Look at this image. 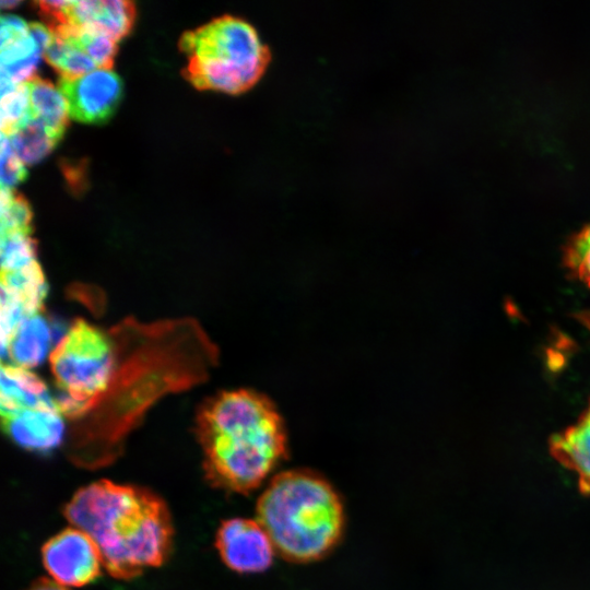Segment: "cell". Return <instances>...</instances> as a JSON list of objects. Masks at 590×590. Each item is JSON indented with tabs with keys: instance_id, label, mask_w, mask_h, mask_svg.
I'll use <instances>...</instances> for the list:
<instances>
[{
	"instance_id": "6da1fadb",
	"label": "cell",
	"mask_w": 590,
	"mask_h": 590,
	"mask_svg": "<svg viewBox=\"0 0 590 590\" xmlns=\"http://www.w3.org/2000/svg\"><path fill=\"white\" fill-rule=\"evenodd\" d=\"M196 433L206 480L227 492L256 489L287 453L283 418L269 398L253 390L210 398L198 414Z\"/></svg>"
},
{
	"instance_id": "7a4b0ae2",
	"label": "cell",
	"mask_w": 590,
	"mask_h": 590,
	"mask_svg": "<svg viewBox=\"0 0 590 590\" xmlns=\"http://www.w3.org/2000/svg\"><path fill=\"white\" fill-rule=\"evenodd\" d=\"M64 517L97 545L115 578L131 579L166 559L173 526L164 500L153 492L108 480L80 488L64 506Z\"/></svg>"
},
{
	"instance_id": "3957f363",
	"label": "cell",
	"mask_w": 590,
	"mask_h": 590,
	"mask_svg": "<svg viewBox=\"0 0 590 590\" xmlns=\"http://www.w3.org/2000/svg\"><path fill=\"white\" fill-rule=\"evenodd\" d=\"M256 515L283 558L320 559L339 543L345 516L333 486L309 470L276 474L260 495Z\"/></svg>"
},
{
	"instance_id": "277c9868",
	"label": "cell",
	"mask_w": 590,
	"mask_h": 590,
	"mask_svg": "<svg viewBox=\"0 0 590 590\" xmlns=\"http://www.w3.org/2000/svg\"><path fill=\"white\" fill-rule=\"evenodd\" d=\"M179 47L188 57L184 75L193 86L233 95L255 86L271 61L256 27L229 14L184 33Z\"/></svg>"
},
{
	"instance_id": "5b68a950",
	"label": "cell",
	"mask_w": 590,
	"mask_h": 590,
	"mask_svg": "<svg viewBox=\"0 0 590 590\" xmlns=\"http://www.w3.org/2000/svg\"><path fill=\"white\" fill-rule=\"evenodd\" d=\"M110 339L93 324L76 319L50 353L62 415L82 416L108 390L115 369Z\"/></svg>"
},
{
	"instance_id": "8992f818",
	"label": "cell",
	"mask_w": 590,
	"mask_h": 590,
	"mask_svg": "<svg viewBox=\"0 0 590 590\" xmlns=\"http://www.w3.org/2000/svg\"><path fill=\"white\" fill-rule=\"evenodd\" d=\"M42 559L51 579L64 587L91 583L104 566L93 539L74 527L50 538L43 546Z\"/></svg>"
},
{
	"instance_id": "52a82bcc",
	"label": "cell",
	"mask_w": 590,
	"mask_h": 590,
	"mask_svg": "<svg viewBox=\"0 0 590 590\" xmlns=\"http://www.w3.org/2000/svg\"><path fill=\"white\" fill-rule=\"evenodd\" d=\"M58 88L66 98L69 117L84 123L108 120L122 95L121 80L111 69H95L73 79L60 78Z\"/></svg>"
},
{
	"instance_id": "ba28073f",
	"label": "cell",
	"mask_w": 590,
	"mask_h": 590,
	"mask_svg": "<svg viewBox=\"0 0 590 590\" xmlns=\"http://www.w3.org/2000/svg\"><path fill=\"white\" fill-rule=\"evenodd\" d=\"M215 545L225 565L243 574L268 569L275 553L271 539L258 520L247 518L223 521Z\"/></svg>"
},
{
	"instance_id": "9c48e42d",
	"label": "cell",
	"mask_w": 590,
	"mask_h": 590,
	"mask_svg": "<svg viewBox=\"0 0 590 590\" xmlns=\"http://www.w3.org/2000/svg\"><path fill=\"white\" fill-rule=\"evenodd\" d=\"M4 433L20 447L48 452L60 446L64 435L62 413L55 408L25 409L1 415Z\"/></svg>"
},
{
	"instance_id": "30bf717a",
	"label": "cell",
	"mask_w": 590,
	"mask_h": 590,
	"mask_svg": "<svg viewBox=\"0 0 590 590\" xmlns=\"http://www.w3.org/2000/svg\"><path fill=\"white\" fill-rule=\"evenodd\" d=\"M44 49L19 16H1V82L25 83L35 78Z\"/></svg>"
},
{
	"instance_id": "8fae6325",
	"label": "cell",
	"mask_w": 590,
	"mask_h": 590,
	"mask_svg": "<svg viewBox=\"0 0 590 590\" xmlns=\"http://www.w3.org/2000/svg\"><path fill=\"white\" fill-rule=\"evenodd\" d=\"M64 25L103 33L118 42L135 19L134 3L126 0L62 1Z\"/></svg>"
},
{
	"instance_id": "7c38bea8",
	"label": "cell",
	"mask_w": 590,
	"mask_h": 590,
	"mask_svg": "<svg viewBox=\"0 0 590 590\" xmlns=\"http://www.w3.org/2000/svg\"><path fill=\"white\" fill-rule=\"evenodd\" d=\"M552 457L576 473L579 491L590 495V401L577 422L550 439Z\"/></svg>"
},
{
	"instance_id": "4fadbf2b",
	"label": "cell",
	"mask_w": 590,
	"mask_h": 590,
	"mask_svg": "<svg viewBox=\"0 0 590 590\" xmlns=\"http://www.w3.org/2000/svg\"><path fill=\"white\" fill-rule=\"evenodd\" d=\"M55 406H57L56 401L38 376L13 364H1V415L25 409Z\"/></svg>"
},
{
	"instance_id": "5bb4252c",
	"label": "cell",
	"mask_w": 590,
	"mask_h": 590,
	"mask_svg": "<svg viewBox=\"0 0 590 590\" xmlns=\"http://www.w3.org/2000/svg\"><path fill=\"white\" fill-rule=\"evenodd\" d=\"M51 344V331L42 312L21 322L8 344L2 347L13 365L30 369L46 358Z\"/></svg>"
},
{
	"instance_id": "9a60e30c",
	"label": "cell",
	"mask_w": 590,
	"mask_h": 590,
	"mask_svg": "<svg viewBox=\"0 0 590 590\" xmlns=\"http://www.w3.org/2000/svg\"><path fill=\"white\" fill-rule=\"evenodd\" d=\"M30 94L31 117L39 120L59 141L68 126L69 111L66 98L49 81L33 78L26 82Z\"/></svg>"
},
{
	"instance_id": "2e32d148",
	"label": "cell",
	"mask_w": 590,
	"mask_h": 590,
	"mask_svg": "<svg viewBox=\"0 0 590 590\" xmlns=\"http://www.w3.org/2000/svg\"><path fill=\"white\" fill-rule=\"evenodd\" d=\"M50 32L52 38L43 56L60 73V78H78L97 68L70 35L61 31Z\"/></svg>"
},
{
	"instance_id": "e0dca14e",
	"label": "cell",
	"mask_w": 590,
	"mask_h": 590,
	"mask_svg": "<svg viewBox=\"0 0 590 590\" xmlns=\"http://www.w3.org/2000/svg\"><path fill=\"white\" fill-rule=\"evenodd\" d=\"M8 138L14 152L25 165L39 162L59 142L39 120L34 118H30Z\"/></svg>"
},
{
	"instance_id": "ac0fdd59",
	"label": "cell",
	"mask_w": 590,
	"mask_h": 590,
	"mask_svg": "<svg viewBox=\"0 0 590 590\" xmlns=\"http://www.w3.org/2000/svg\"><path fill=\"white\" fill-rule=\"evenodd\" d=\"M0 127L10 137L31 117L30 94L25 83L1 82Z\"/></svg>"
},
{
	"instance_id": "d6986e66",
	"label": "cell",
	"mask_w": 590,
	"mask_h": 590,
	"mask_svg": "<svg viewBox=\"0 0 590 590\" xmlns=\"http://www.w3.org/2000/svg\"><path fill=\"white\" fill-rule=\"evenodd\" d=\"M50 31H61L70 35L94 61L97 69H111L117 51V42L109 36L73 25H59Z\"/></svg>"
},
{
	"instance_id": "ffe728a7",
	"label": "cell",
	"mask_w": 590,
	"mask_h": 590,
	"mask_svg": "<svg viewBox=\"0 0 590 590\" xmlns=\"http://www.w3.org/2000/svg\"><path fill=\"white\" fill-rule=\"evenodd\" d=\"M1 234H32V209L27 200L14 189L1 187Z\"/></svg>"
},
{
	"instance_id": "44dd1931",
	"label": "cell",
	"mask_w": 590,
	"mask_h": 590,
	"mask_svg": "<svg viewBox=\"0 0 590 590\" xmlns=\"http://www.w3.org/2000/svg\"><path fill=\"white\" fill-rule=\"evenodd\" d=\"M36 261V241L32 234H1V272L15 271Z\"/></svg>"
},
{
	"instance_id": "7402d4cb",
	"label": "cell",
	"mask_w": 590,
	"mask_h": 590,
	"mask_svg": "<svg viewBox=\"0 0 590 590\" xmlns=\"http://www.w3.org/2000/svg\"><path fill=\"white\" fill-rule=\"evenodd\" d=\"M564 262L571 276L590 287V225L569 243Z\"/></svg>"
},
{
	"instance_id": "603a6c76",
	"label": "cell",
	"mask_w": 590,
	"mask_h": 590,
	"mask_svg": "<svg viewBox=\"0 0 590 590\" xmlns=\"http://www.w3.org/2000/svg\"><path fill=\"white\" fill-rule=\"evenodd\" d=\"M25 164L14 152L10 140L1 133V187H13L26 178Z\"/></svg>"
},
{
	"instance_id": "cb8c5ba5",
	"label": "cell",
	"mask_w": 590,
	"mask_h": 590,
	"mask_svg": "<svg viewBox=\"0 0 590 590\" xmlns=\"http://www.w3.org/2000/svg\"><path fill=\"white\" fill-rule=\"evenodd\" d=\"M26 590H68L52 579L39 578L33 582Z\"/></svg>"
},
{
	"instance_id": "d4e9b609",
	"label": "cell",
	"mask_w": 590,
	"mask_h": 590,
	"mask_svg": "<svg viewBox=\"0 0 590 590\" xmlns=\"http://www.w3.org/2000/svg\"><path fill=\"white\" fill-rule=\"evenodd\" d=\"M581 321L590 329V312H585L583 315L579 316Z\"/></svg>"
},
{
	"instance_id": "484cf974",
	"label": "cell",
	"mask_w": 590,
	"mask_h": 590,
	"mask_svg": "<svg viewBox=\"0 0 590 590\" xmlns=\"http://www.w3.org/2000/svg\"><path fill=\"white\" fill-rule=\"evenodd\" d=\"M19 3V1H1V7L3 9H8V8H11V7H14Z\"/></svg>"
}]
</instances>
